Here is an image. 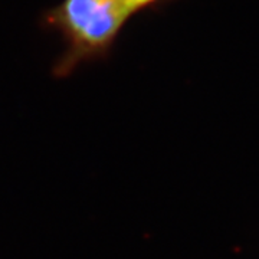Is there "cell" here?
<instances>
[{
	"label": "cell",
	"mask_w": 259,
	"mask_h": 259,
	"mask_svg": "<svg viewBox=\"0 0 259 259\" xmlns=\"http://www.w3.org/2000/svg\"><path fill=\"white\" fill-rule=\"evenodd\" d=\"M130 13L115 0H66L65 29L85 48H100L111 39Z\"/></svg>",
	"instance_id": "6da1fadb"
},
{
	"label": "cell",
	"mask_w": 259,
	"mask_h": 259,
	"mask_svg": "<svg viewBox=\"0 0 259 259\" xmlns=\"http://www.w3.org/2000/svg\"><path fill=\"white\" fill-rule=\"evenodd\" d=\"M115 2L120 5L121 8H124L128 13H131L136 9L141 8V6H146L147 3L153 2V0H115Z\"/></svg>",
	"instance_id": "7a4b0ae2"
}]
</instances>
